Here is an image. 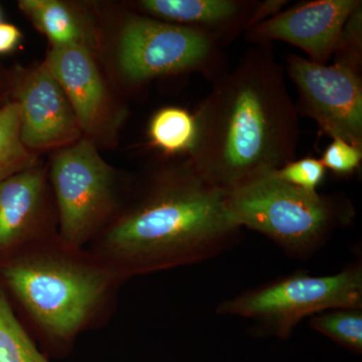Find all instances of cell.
Instances as JSON below:
<instances>
[{
	"label": "cell",
	"mask_w": 362,
	"mask_h": 362,
	"mask_svg": "<svg viewBox=\"0 0 362 362\" xmlns=\"http://www.w3.org/2000/svg\"><path fill=\"white\" fill-rule=\"evenodd\" d=\"M194 117L197 138L188 160L226 192L296 159L299 114L271 44L255 45L214 78Z\"/></svg>",
	"instance_id": "6da1fadb"
},
{
	"label": "cell",
	"mask_w": 362,
	"mask_h": 362,
	"mask_svg": "<svg viewBox=\"0 0 362 362\" xmlns=\"http://www.w3.org/2000/svg\"><path fill=\"white\" fill-rule=\"evenodd\" d=\"M228 192L188 158L154 176L141 199L93 240L90 251L123 280L213 257L238 237Z\"/></svg>",
	"instance_id": "7a4b0ae2"
},
{
	"label": "cell",
	"mask_w": 362,
	"mask_h": 362,
	"mask_svg": "<svg viewBox=\"0 0 362 362\" xmlns=\"http://www.w3.org/2000/svg\"><path fill=\"white\" fill-rule=\"evenodd\" d=\"M1 269L9 289L40 332L68 343L106 311L123 279L84 249L64 246L58 238L23 247Z\"/></svg>",
	"instance_id": "3957f363"
},
{
	"label": "cell",
	"mask_w": 362,
	"mask_h": 362,
	"mask_svg": "<svg viewBox=\"0 0 362 362\" xmlns=\"http://www.w3.org/2000/svg\"><path fill=\"white\" fill-rule=\"evenodd\" d=\"M228 206L240 228L266 235L298 258L315 252L354 216L341 199L294 187L274 173L228 192Z\"/></svg>",
	"instance_id": "277c9868"
},
{
	"label": "cell",
	"mask_w": 362,
	"mask_h": 362,
	"mask_svg": "<svg viewBox=\"0 0 362 362\" xmlns=\"http://www.w3.org/2000/svg\"><path fill=\"white\" fill-rule=\"evenodd\" d=\"M337 308L362 309L361 264L334 275L297 273L277 279L223 302L216 312L252 319L287 339L302 319Z\"/></svg>",
	"instance_id": "5b68a950"
},
{
	"label": "cell",
	"mask_w": 362,
	"mask_h": 362,
	"mask_svg": "<svg viewBox=\"0 0 362 362\" xmlns=\"http://www.w3.org/2000/svg\"><path fill=\"white\" fill-rule=\"evenodd\" d=\"M117 59L121 73L133 84L183 73H199L214 81L228 70L223 47L211 35L146 16L125 21Z\"/></svg>",
	"instance_id": "8992f818"
},
{
	"label": "cell",
	"mask_w": 362,
	"mask_h": 362,
	"mask_svg": "<svg viewBox=\"0 0 362 362\" xmlns=\"http://www.w3.org/2000/svg\"><path fill=\"white\" fill-rule=\"evenodd\" d=\"M51 178L59 213L57 238L64 246L84 249L111 223L113 170L90 140L80 139L54 156Z\"/></svg>",
	"instance_id": "52a82bcc"
},
{
	"label": "cell",
	"mask_w": 362,
	"mask_h": 362,
	"mask_svg": "<svg viewBox=\"0 0 362 362\" xmlns=\"http://www.w3.org/2000/svg\"><path fill=\"white\" fill-rule=\"evenodd\" d=\"M286 71L296 85L298 114L313 119L332 139L362 147L361 73L297 54L288 56Z\"/></svg>",
	"instance_id": "ba28073f"
},
{
	"label": "cell",
	"mask_w": 362,
	"mask_h": 362,
	"mask_svg": "<svg viewBox=\"0 0 362 362\" xmlns=\"http://www.w3.org/2000/svg\"><path fill=\"white\" fill-rule=\"evenodd\" d=\"M361 0H313L281 11L244 33L255 45L284 42L306 52L309 59L327 64L343 26Z\"/></svg>",
	"instance_id": "9c48e42d"
},
{
	"label": "cell",
	"mask_w": 362,
	"mask_h": 362,
	"mask_svg": "<svg viewBox=\"0 0 362 362\" xmlns=\"http://www.w3.org/2000/svg\"><path fill=\"white\" fill-rule=\"evenodd\" d=\"M21 137L28 150L69 146L83 131L70 102L45 64L30 71L18 92Z\"/></svg>",
	"instance_id": "30bf717a"
},
{
	"label": "cell",
	"mask_w": 362,
	"mask_h": 362,
	"mask_svg": "<svg viewBox=\"0 0 362 362\" xmlns=\"http://www.w3.org/2000/svg\"><path fill=\"white\" fill-rule=\"evenodd\" d=\"M47 180L37 166L0 182V251L52 239L45 225Z\"/></svg>",
	"instance_id": "8fae6325"
},
{
	"label": "cell",
	"mask_w": 362,
	"mask_h": 362,
	"mask_svg": "<svg viewBox=\"0 0 362 362\" xmlns=\"http://www.w3.org/2000/svg\"><path fill=\"white\" fill-rule=\"evenodd\" d=\"M258 4V0H142L138 6L149 18L206 33L225 47L246 32Z\"/></svg>",
	"instance_id": "7c38bea8"
},
{
	"label": "cell",
	"mask_w": 362,
	"mask_h": 362,
	"mask_svg": "<svg viewBox=\"0 0 362 362\" xmlns=\"http://www.w3.org/2000/svg\"><path fill=\"white\" fill-rule=\"evenodd\" d=\"M45 64L68 98L81 129L97 130L106 113L107 92L88 45L52 47Z\"/></svg>",
	"instance_id": "4fadbf2b"
},
{
	"label": "cell",
	"mask_w": 362,
	"mask_h": 362,
	"mask_svg": "<svg viewBox=\"0 0 362 362\" xmlns=\"http://www.w3.org/2000/svg\"><path fill=\"white\" fill-rule=\"evenodd\" d=\"M18 6L52 47L87 45L85 26L68 4L57 0H21Z\"/></svg>",
	"instance_id": "5bb4252c"
},
{
	"label": "cell",
	"mask_w": 362,
	"mask_h": 362,
	"mask_svg": "<svg viewBox=\"0 0 362 362\" xmlns=\"http://www.w3.org/2000/svg\"><path fill=\"white\" fill-rule=\"evenodd\" d=\"M152 143L168 154L189 156L197 138L194 114L180 107H165L157 111L149 124Z\"/></svg>",
	"instance_id": "9a60e30c"
},
{
	"label": "cell",
	"mask_w": 362,
	"mask_h": 362,
	"mask_svg": "<svg viewBox=\"0 0 362 362\" xmlns=\"http://www.w3.org/2000/svg\"><path fill=\"white\" fill-rule=\"evenodd\" d=\"M35 156L21 141L18 102L0 109V182L35 165Z\"/></svg>",
	"instance_id": "2e32d148"
},
{
	"label": "cell",
	"mask_w": 362,
	"mask_h": 362,
	"mask_svg": "<svg viewBox=\"0 0 362 362\" xmlns=\"http://www.w3.org/2000/svg\"><path fill=\"white\" fill-rule=\"evenodd\" d=\"M0 362H49L0 293Z\"/></svg>",
	"instance_id": "e0dca14e"
},
{
	"label": "cell",
	"mask_w": 362,
	"mask_h": 362,
	"mask_svg": "<svg viewBox=\"0 0 362 362\" xmlns=\"http://www.w3.org/2000/svg\"><path fill=\"white\" fill-rule=\"evenodd\" d=\"M310 327L345 349L361 354L362 309L337 308L321 312L311 317Z\"/></svg>",
	"instance_id": "ac0fdd59"
},
{
	"label": "cell",
	"mask_w": 362,
	"mask_h": 362,
	"mask_svg": "<svg viewBox=\"0 0 362 362\" xmlns=\"http://www.w3.org/2000/svg\"><path fill=\"white\" fill-rule=\"evenodd\" d=\"M334 63L361 73L362 64V6L352 13L335 47Z\"/></svg>",
	"instance_id": "d6986e66"
},
{
	"label": "cell",
	"mask_w": 362,
	"mask_h": 362,
	"mask_svg": "<svg viewBox=\"0 0 362 362\" xmlns=\"http://www.w3.org/2000/svg\"><path fill=\"white\" fill-rule=\"evenodd\" d=\"M325 175L322 161L314 157L295 159L274 173L280 180L308 192H317Z\"/></svg>",
	"instance_id": "ffe728a7"
},
{
	"label": "cell",
	"mask_w": 362,
	"mask_h": 362,
	"mask_svg": "<svg viewBox=\"0 0 362 362\" xmlns=\"http://www.w3.org/2000/svg\"><path fill=\"white\" fill-rule=\"evenodd\" d=\"M320 160L326 170L341 176L351 175L361 166L362 147L334 138L326 147Z\"/></svg>",
	"instance_id": "44dd1931"
},
{
	"label": "cell",
	"mask_w": 362,
	"mask_h": 362,
	"mask_svg": "<svg viewBox=\"0 0 362 362\" xmlns=\"http://www.w3.org/2000/svg\"><path fill=\"white\" fill-rule=\"evenodd\" d=\"M288 4H289L288 0H265V1H259L256 8L252 11L249 23H247L246 32L251 30L254 26L263 23V21L270 20L273 16H277L281 11H284V7Z\"/></svg>",
	"instance_id": "7402d4cb"
},
{
	"label": "cell",
	"mask_w": 362,
	"mask_h": 362,
	"mask_svg": "<svg viewBox=\"0 0 362 362\" xmlns=\"http://www.w3.org/2000/svg\"><path fill=\"white\" fill-rule=\"evenodd\" d=\"M21 39V30L16 25L0 23V54L13 51Z\"/></svg>",
	"instance_id": "603a6c76"
}]
</instances>
